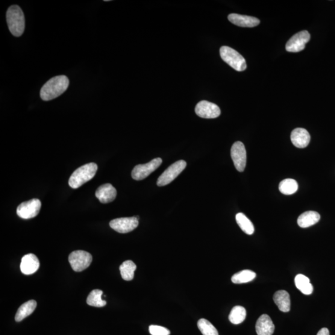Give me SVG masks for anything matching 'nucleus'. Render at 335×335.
I'll use <instances>...</instances> for the list:
<instances>
[{"instance_id": "1", "label": "nucleus", "mask_w": 335, "mask_h": 335, "mask_svg": "<svg viewBox=\"0 0 335 335\" xmlns=\"http://www.w3.org/2000/svg\"><path fill=\"white\" fill-rule=\"evenodd\" d=\"M69 86L67 76L59 75L53 77L47 81L41 88L40 96L43 101H48L62 95Z\"/></svg>"}, {"instance_id": "2", "label": "nucleus", "mask_w": 335, "mask_h": 335, "mask_svg": "<svg viewBox=\"0 0 335 335\" xmlns=\"http://www.w3.org/2000/svg\"><path fill=\"white\" fill-rule=\"evenodd\" d=\"M7 22L9 30L14 36H22L25 29V18L24 13L18 6L13 5L8 8Z\"/></svg>"}, {"instance_id": "3", "label": "nucleus", "mask_w": 335, "mask_h": 335, "mask_svg": "<svg viewBox=\"0 0 335 335\" xmlns=\"http://www.w3.org/2000/svg\"><path fill=\"white\" fill-rule=\"evenodd\" d=\"M98 165L95 163L85 164L76 170L70 176L69 184L73 189H77L90 181L95 176Z\"/></svg>"}, {"instance_id": "4", "label": "nucleus", "mask_w": 335, "mask_h": 335, "mask_svg": "<svg viewBox=\"0 0 335 335\" xmlns=\"http://www.w3.org/2000/svg\"><path fill=\"white\" fill-rule=\"evenodd\" d=\"M220 55L222 59L238 72H242L246 69L245 58L230 47L223 46L220 49Z\"/></svg>"}, {"instance_id": "5", "label": "nucleus", "mask_w": 335, "mask_h": 335, "mask_svg": "<svg viewBox=\"0 0 335 335\" xmlns=\"http://www.w3.org/2000/svg\"><path fill=\"white\" fill-rule=\"evenodd\" d=\"M187 165L186 161L179 160L172 164L158 178L157 184L158 186H164L172 183L183 171Z\"/></svg>"}, {"instance_id": "6", "label": "nucleus", "mask_w": 335, "mask_h": 335, "mask_svg": "<svg viewBox=\"0 0 335 335\" xmlns=\"http://www.w3.org/2000/svg\"><path fill=\"white\" fill-rule=\"evenodd\" d=\"M93 258L89 253L77 250L69 255V261L73 271L81 272L88 268L92 263Z\"/></svg>"}, {"instance_id": "7", "label": "nucleus", "mask_w": 335, "mask_h": 335, "mask_svg": "<svg viewBox=\"0 0 335 335\" xmlns=\"http://www.w3.org/2000/svg\"><path fill=\"white\" fill-rule=\"evenodd\" d=\"M161 163H162V159L160 158H157L148 163L139 164V165L135 166L134 170H132V177L135 180H142L155 172Z\"/></svg>"}, {"instance_id": "8", "label": "nucleus", "mask_w": 335, "mask_h": 335, "mask_svg": "<svg viewBox=\"0 0 335 335\" xmlns=\"http://www.w3.org/2000/svg\"><path fill=\"white\" fill-rule=\"evenodd\" d=\"M40 208V200L32 199L20 204L17 208V214L20 218L24 219L34 218L39 214Z\"/></svg>"}, {"instance_id": "9", "label": "nucleus", "mask_w": 335, "mask_h": 335, "mask_svg": "<svg viewBox=\"0 0 335 335\" xmlns=\"http://www.w3.org/2000/svg\"><path fill=\"white\" fill-rule=\"evenodd\" d=\"M139 217H122L111 220L110 227L120 234H126L134 231L139 225Z\"/></svg>"}, {"instance_id": "10", "label": "nucleus", "mask_w": 335, "mask_h": 335, "mask_svg": "<svg viewBox=\"0 0 335 335\" xmlns=\"http://www.w3.org/2000/svg\"><path fill=\"white\" fill-rule=\"evenodd\" d=\"M231 157L236 169L239 172H243L246 164V151L242 142L234 143L231 149Z\"/></svg>"}, {"instance_id": "11", "label": "nucleus", "mask_w": 335, "mask_h": 335, "mask_svg": "<svg viewBox=\"0 0 335 335\" xmlns=\"http://www.w3.org/2000/svg\"><path fill=\"white\" fill-rule=\"evenodd\" d=\"M310 39V35L307 31H302L294 35L287 41L286 49L289 52H299L305 49V44Z\"/></svg>"}, {"instance_id": "12", "label": "nucleus", "mask_w": 335, "mask_h": 335, "mask_svg": "<svg viewBox=\"0 0 335 335\" xmlns=\"http://www.w3.org/2000/svg\"><path fill=\"white\" fill-rule=\"evenodd\" d=\"M195 113L202 118L214 119L220 115L221 111L217 104L207 101H201L196 105Z\"/></svg>"}, {"instance_id": "13", "label": "nucleus", "mask_w": 335, "mask_h": 335, "mask_svg": "<svg viewBox=\"0 0 335 335\" xmlns=\"http://www.w3.org/2000/svg\"><path fill=\"white\" fill-rule=\"evenodd\" d=\"M39 261L36 256L30 254L23 257L20 268L23 274L31 275L39 269Z\"/></svg>"}, {"instance_id": "14", "label": "nucleus", "mask_w": 335, "mask_h": 335, "mask_svg": "<svg viewBox=\"0 0 335 335\" xmlns=\"http://www.w3.org/2000/svg\"><path fill=\"white\" fill-rule=\"evenodd\" d=\"M95 195L101 203H110L116 199L117 191L113 185L104 184L97 189Z\"/></svg>"}, {"instance_id": "15", "label": "nucleus", "mask_w": 335, "mask_h": 335, "mask_svg": "<svg viewBox=\"0 0 335 335\" xmlns=\"http://www.w3.org/2000/svg\"><path fill=\"white\" fill-rule=\"evenodd\" d=\"M228 19L235 25L243 28H254L260 24V20L257 17L241 15L236 13L229 14Z\"/></svg>"}, {"instance_id": "16", "label": "nucleus", "mask_w": 335, "mask_h": 335, "mask_svg": "<svg viewBox=\"0 0 335 335\" xmlns=\"http://www.w3.org/2000/svg\"><path fill=\"white\" fill-rule=\"evenodd\" d=\"M290 139L294 145L299 149L306 148L310 141V136L306 129L297 128L292 132Z\"/></svg>"}, {"instance_id": "17", "label": "nucleus", "mask_w": 335, "mask_h": 335, "mask_svg": "<svg viewBox=\"0 0 335 335\" xmlns=\"http://www.w3.org/2000/svg\"><path fill=\"white\" fill-rule=\"evenodd\" d=\"M275 329L274 323L266 314L261 316L256 323V331L258 335H273Z\"/></svg>"}, {"instance_id": "18", "label": "nucleus", "mask_w": 335, "mask_h": 335, "mask_svg": "<svg viewBox=\"0 0 335 335\" xmlns=\"http://www.w3.org/2000/svg\"><path fill=\"white\" fill-rule=\"evenodd\" d=\"M320 216L316 211H307L299 217L298 223L300 227L307 228L318 223Z\"/></svg>"}, {"instance_id": "19", "label": "nucleus", "mask_w": 335, "mask_h": 335, "mask_svg": "<svg viewBox=\"0 0 335 335\" xmlns=\"http://www.w3.org/2000/svg\"><path fill=\"white\" fill-rule=\"evenodd\" d=\"M273 299L279 309L283 312H288L290 310V299L289 293L286 290H279L275 294Z\"/></svg>"}, {"instance_id": "20", "label": "nucleus", "mask_w": 335, "mask_h": 335, "mask_svg": "<svg viewBox=\"0 0 335 335\" xmlns=\"http://www.w3.org/2000/svg\"><path fill=\"white\" fill-rule=\"evenodd\" d=\"M37 306V302L34 300L25 302L22 306L17 310L15 316V320L17 322L22 321L23 319L26 317L30 316L31 314L33 313V311L36 309Z\"/></svg>"}, {"instance_id": "21", "label": "nucleus", "mask_w": 335, "mask_h": 335, "mask_svg": "<svg viewBox=\"0 0 335 335\" xmlns=\"http://www.w3.org/2000/svg\"><path fill=\"white\" fill-rule=\"evenodd\" d=\"M295 284L298 289L305 295H310L313 292V286L310 279L304 275L299 274L295 278Z\"/></svg>"}, {"instance_id": "22", "label": "nucleus", "mask_w": 335, "mask_h": 335, "mask_svg": "<svg viewBox=\"0 0 335 335\" xmlns=\"http://www.w3.org/2000/svg\"><path fill=\"white\" fill-rule=\"evenodd\" d=\"M136 269V264L131 260L124 261L119 267L122 279L128 281H131L134 279V272Z\"/></svg>"}, {"instance_id": "23", "label": "nucleus", "mask_w": 335, "mask_h": 335, "mask_svg": "<svg viewBox=\"0 0 335 335\" xmlns=\"http://www.w3.org/2000/svg\"><path fill=\"white\" fill-rule=\"evenodd\" d=\"M103 292L99 289H95L90 292L88 296L87 302L90 306L96 307H102L107 305V302L102 300V296Z\"/></svg>"}, {"instance_id": "24", "label": "nucleus", "mask_w": 335, "mask_h": 335, "mask_svg": "<svg viewBox=\"0 0 335 335\" xmlns=\"http://www.w3.org/2000/svg\"><path fill=\"white\" fill-rule=\"evenodd\" d=\"M257 275L251 270H243L239 273H236L232 277V281L234 284H243L249 283L256 278Z\"/></svg>"}, {"instance_id": "25", "label": "nucleus", "mask_w": 335, "mask_h": 335, "mask_svg": "<svg viewBox=\"0 0 335 335\" xmlns=\"http://www.w3.org/2000/svg\"><path fill=\"white\" fill-rule=\"evenodd\" d=\"M279 189L283 195H293L298 190V182L293 179H286L279 184Z\"/></svg>"}, {"instance_id": "26", "label": "nucleus", "mask_w": 335, "mask_h": 335, "mask_svg": "<svg viewBox=\"0 0 335 335\" xmlns=\"http://www.w3.org/2000/svg\"><path fill=\"white\" fill-rule=\"evenodd\" d=\"M236 221L242 230L248 235L254 233L255 228L254 224L243 213H239L236 215Z\"/></svg>"}, {"instance_id": "27", "label": "nucleus", "mask_w": 335, "mask_h": 335, "mask_svg": "<svg viewBox=\"0 0 335 335\" xmlns=\"http://www.w3.org/2000/svg\"><path fill=\"white\" fill-rule=\"evenodd\" d=\"M246 311L242 306H236L232 308L228 319L234 325H239L245 320Z\"/></svg>"}, {"instance_id": "28", "label": "nucleus", "mask_w": 335, "mask_h": 335, "mask_svg": "<svg viewBox=\"0 0 335 335\" xmlns=\"http://www.w3.org/2000/svg\"><path fill=\"white\" fill-rule=\"evenodd\" d=\"M198 327L203 335H219L218 331L215 327L206 319H200L198 322Z\"/></svg>"}, {"instance_id": "29", "label": "nucleus", "mask_w": 335, "mask_h": 335, "mask_svg": "<svg viewBox=\"0 0 335 335\" xmlns=\"http://www.w3.org/2000/svg\"><path fill=\"white\" fill-rule=\"evenodd\" d=\"M149 332L152 335H170L169 329L158 325H151L149 327Z\"/></svg>"}, {"instance_id": "30", "label": "nucleus", "mask_w": 335, "mask_h": 335, "mask_svg": "<svg viewBox=\"0 0 335 335\" xmlns=\"http://www.w3.org/2000/svg\"><path fill=\"white\" fill-rule=\"evenodd\" d=\"M317 335H330L328 329L327 328H323L320 330Z\"/></svg>"}]
</instances>
